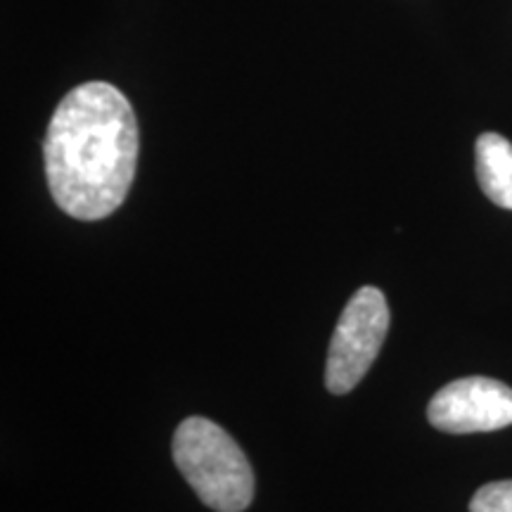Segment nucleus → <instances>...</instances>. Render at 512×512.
Masks as SVG:
<instances>
[{
    "label": "nucleus",
    "mask_w": 512,
    "mask_h": 512,
    "mask_svg": "<svg viewBox=\"0 0 512 512\" xmlns=\"http://www.w3.org/2000/svg\"><path fill=\"white\" fill-rule=\"evenodd\" d=\"M138 121L117 86L88 81L64 95L48 124L43 157L53 200L79 221L124 204L138 164Z\"/></svg>",
    "instance_id": "f257e3e1"
},
{
    "label": "nucleus",
    "mask_w": 512,
    "mask_h": 512,
    "mask_svg": "<svg viewBox=\"0 0 512 512\" xmlns=\"http://www.w3.org/2000/svg\"><path fill=\"white\" fill-rule=\"evenodd\" d=\"M174 463L197 498L216 512H242L254 498V472L242 448L207 418H185L174 434Z\"/></svg>",
    "instance_id": "f03ea898"
},
{
    "label": "nucleus",
    "mask_w": 512,
    "mask_h": 512,
    "mask_svg": "<svg viewBox=\"0 0 512 512\" xmlns=\"http://www.w3.org/2000/svg\"><path fill=\"white\" fill-rule=\"evenodd\" d=\"M389 306L377 287H361L349 299L332 335L325 387L332 394H347L363 380L380 354L389 332Z\"/></svg>",
    "instance_id": "7ed1b4c3"
},
{
    "label": "nucleus",
    "mask_w": 512,
    "mask_h": 512,
    "mask_svg": "<svg viewBox=\"0 0 512 512\" xmlns=\"http://www.w3.org/2000/svg\"><path fill=\"white\" fill-rule=\"evenodd\" d=\"M432 427L448 434L496 432L512 425V389L491 377L448 382L427 406Z\"/></svg>",
    "instance_id": "20e7f679"
},
{
    "label": "nucleus",
    "mask_w": 512,
    "mask_h": 512,
    "mask_svg": "<svg viewBox=\"0 0 512 512\" xmlns=\"http://www.w3.org/2000/svg\"><path fill=\"white\" fill-rule=\"evenodd\" d=\"M477 181L498 207L512 211V143L498 133H482L475 145Z\"/></svg>",
    "instance_id": "39448f33"
},
{
    "label": "nucleus",
    "mask_w": 512,
    "mask_h": 512,
    "mask_svg": "<svg viewBox=\"0 0 512 512\" xmlns=\"http://www.w3.org/2000/svg\"><path fill=\"white\" fill-rule=\"evenodd\" d=\"M470 512H512V479L482 486L470 501Z\"/></svg>",
    "instance_id": "423d86ee"
}]
</instances>
